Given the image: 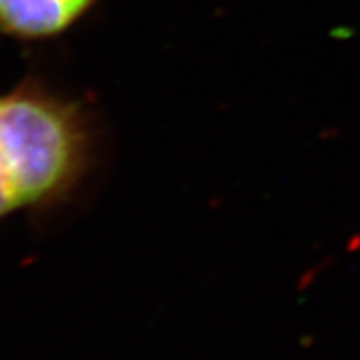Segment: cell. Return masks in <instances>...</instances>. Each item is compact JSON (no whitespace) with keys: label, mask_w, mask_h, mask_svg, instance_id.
Here are the masks:
<instances>
[{"label":"cell","mask_w":360,"mask_h":360,"mask_svg":"<svg viewBox=\"0 0 360 360\" xmlns=\"http://www.w3.org/2000/svg\"><path fill=\"white\" fill-rule=\"evenodd\" d=\"M102 0H0V35L42 42L69 32Z\"/></svg>","instance_id":"obj_2"},{"label":"cell","mask_w":360,"mask_h":360,"mask_svg":"<svg viewBox=\"0 0 360 360\" xmlns=\"http://www.w3.org/2000/svg\"><path fill=\"white\" fill-rule=\"evenodd\" d=\"M94 152L92 120L79 102L35 79L0 94V220L65 200Z\"/></svg>","instance_id":"obj_1"}]
</instances>
